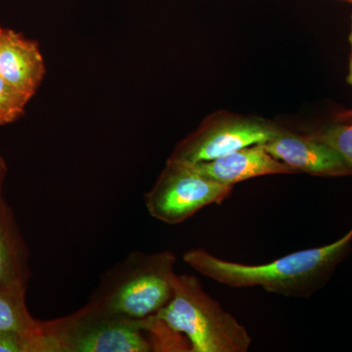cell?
<instances>
[{
	"label": "cell",
	"instance_id": "1",
	"mask_svg": "<svg viewBox=\"0 0 352 352\" xmlns=\"http://www.w3.org/2000/svg\"><path fill=\"white\" fill-rule=\"evenodd\" d=\"M352 228L332 244L302 250L265 264L233 263L217 258L203 248L183 256L190 267L208 279L231 288L261 287L292 298H309L325 286L351 251Z\"/></svg>",
	"mask_w": 352,
	"mask_h": 352
},
{
	"label": "cell",
	"instance_id": "2",
	"mask_svg": "<svg viewBox=\"0 0 352 352\" xmlns=\"http://www.w3.org/2000/svg\"><path fill=\"white\" fill-rule=\"evenodd\" d=\"M58 352L190 351L187 340L154 315L131 318L87 305L68 316L43 321Z\"/></svg>",
	"mask_w": 352,
	"mask_h": 352
},
{
	"label": "cell",
	"instance_id": "3",
	"mask_svg": "<svg viewBox=\"0 0 352 352\" xmlns=\"http://www.w3.org/2000/svg\"><path fill=\"white\" fill-rule=\"evenodd\" d=\"M175 263L171 252H131L102 275L87 305L131 318L154 316L173 296Z\"/></svg>",
	"mask_w": 352,
	"mask_h": 352
},
{
	"label": "cell",
	"instance_id": "4",
	"mask_svg": "<svg viewBox=\"0 0 352 352\" xmlns=\"http://www.w3.org/2000/svg\"><path fill=\"white\" fill-rule=\"evenodd\" d=\"M156 316L187 340L191 352H247L252 346L247 329L192 275H175L173 296Z\"/></svg>",
	"mask_w": 352,
	"mask_h": 352
},
{
	"label": "cell",
	"instance_id": "5",
	"mask_svg": "<svg viewBox=\"0 0 352 352\" xmlns=\"http://www.w3.org/2000/svg\"><path fill=\"white\" fill-rule=\"evenodd\" d=\"M233 189V185L201 175L192 164L168 159L156 182L145 194V205L155 219L176 226L208 206L221 204Z\"/></svg>",
	"mask_w": 352,
	"mask_h": 352
},
{
	"label": "cell",
	"instance_id": "6",
	"mask_svg": "<svg viewBox=\"0 0 352 352\" xmlns=\"http://www.w3.org/2000/svg\"><path fill=\"white\" fill-rule=\"evenodd\" d=\"M283 129L263 118L217 111L178 143L170 159L190 164L212 161L242 148L263 144Z\"/></svg>",
	"mask_w": 352,
	"mask_h": 352
},
{
	"label": "cell",
	"instance_id": "7",
	"mask_svg": "<svg viewBox=\"0 0 352 352\" xmlns=\"http://www.w3.org/2000/svg\"><path fill=\"white\" fill-rule=\"evenodd\" d=\"M263 145L270 155L298 173L320 177L352 175V166L339 152L309 133H295L283 129Z\"/></svg>",
	"mask_w": 352,
	"mask_h": 352
},
{
	"label": "cell",
	"instance_id": "8",
	"mask_svg": "<svg viewBox=\"0 0 352 352\" xmlns=\"http://www.w3.org/2000/svg\"><path fill=\"white\" fill-rule=\"evenodd\" d=\"M192 166L198 173L222 184L237 183L273 175H296L288 164L279 161L264 149L263 144L249 146L212 161Z\"/></svg>",
	"mask_w": 352,
	"mask_h": 352
},
{
	"label": "cell",
	"instance_id": "9",
	"mask_svg": "<svg viewBox=\"0 0 352 352\" xmlns=\"http://www.w3.org/2000/svg\"><path fill=\"white\" fill-rule=\"evenodd\" d=\"M45 72L38 43L19 32L3 29L0 38V76L32 97L43 82Z\"/></svg>",
	"mask_w": 352,
	"mask_h": 352
},
{
	"label": "cell",
	"instance_id": "10",
	"mask_svg": "<svg viewBox=\"0 0 352 352\" xmlns=\"http://www.w3.org/2000/svg\"><path fill=\"white\" fill-rule=\"evenodd\" d=\"M30 278L29 249L4 199L0 201V288L27 291Z\"/></svg>",
	"mask_w": 352,
	"mask_h": 352
},
{
	"label": "cell",
	"instance_id": "11",
	"mask_svg": "<svg viewBox=\"0 0 352 352\" xmlns=\"http://www.w3.org/2000/svg\"><path fill=\"white\" fill-rule=\"evenodd\" d=\"M0 331H43V321L34 319L25 305V289L0 288Z\"/></svg>",
	"mask_w": 352,
	"mask_h": 352
},
{
	"label": "cell",
	"instance_id": "12",
	"mask_svg": "<svg viewBox=\"0 0 352 352\" xmlns=\"http://www.w3.org/2000/svg\"><path fill=\"white\" fill-rule=\"evenodd\" d=\"M0 352H58V349L43 326L38 333L0 331Z\"/></svg>",
	"mask_w": 352,
	"mask_h": 352
},
{
	"label": "cell",
	"instance_id": "13",
	"mask_svg": "<svg viewBox=\"0 0 352 352\" xmlns=\"http://www.w3.org/2000/svg\"><path fill=\"white\" fill-rule=\"evenodd\" d=\"M31 98L0 76V124L19 119Z\"/></svg>",
	"mask_w": 352,
	"mask_h": 352
},
{
	"label": "cell",
	"instance_id": "14",
	"mask_svg": "<svg viewBox=\"0 0 352 352\" xmlns=\"http://www.w3.org/2000/svg\"><path fill=\"white\" fill-rule=\"evenodd\" d=\"M309 134L339 152L352 166V124H336Z\"/></svg>",
	"mask_w": 352,
	"mask_h": 352
},
{
	"label": "cell",
	"instance_id": "15",
	"mask_svg": "<svg viewBox=\"0 0 352 352\" xmlns=\"http://www.w3.org/2000/svg\"><path fill=\"white\" fill-rule=\"evenodd\" d=\"M333 122L336 124H352V109L336 113L333 116Z\"/></svg>",
	"mask_w": 352,
	"mask_h": 352
},
{
	"label": "cell",
	"instance_id": "16",
	"mask_svg": "<svg viewBox=\"0 0 352 352\" xmlns=\"http://www.w3.org/2000/svg\"><path fill=\"white\" fill-rule=\"evenodd\" d=\"M7 175V166L3 157L0 156V201L4 200L2 195V190H3L4 182H6Z\"/></svg>",
	"mask_w": 352,
	"mask_h": 352
},
{
	"label": "cell",
	"instance_id": "17",
	"mask_svg": "<svg viewBox=\"0 0 352 352\" xmlns=\"http://www.w3.org/2000/svg\"><path fill=\"white\" fill-rule=\"evenodd\" d=\"M349 44H351V55H349V75H347L346 82L352 87V14H351V34H349Z\"/></svg>",
	"mask_w": 352,
	"mask_h": 352
},
{
	"label": "cell",
	"instance_id": "18",
	"mask_svg": "<svg viewBox=\"0 0 352 352\" xmlns=\"http://www.w3.org/2000/svg\"><path fill=\"white\" fill-rule=\"evenodd\" d=\"M2 32H3V28L0 25V38H1Z\"/></svg>",
	"mask_w": 352,
	"mask_h": 352
},
{
	"label": "cell",
	"instance_id": "19",
	"mask_svg": "<svg viewBox=\"0 0 352 352\" xmlns=\"http://www.w3.org/2000/svg\"><path fill=\"white\" fill-rule=\"evenodd\" d=\"M340 1H346V2H349V3L352 4V0H340Z\"/></svg>",
	"mask_w": 352,
	"mask_h": 352
}]
</instances>
